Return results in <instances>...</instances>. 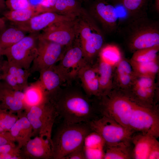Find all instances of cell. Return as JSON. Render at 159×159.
<instances>
[{
	"instance_id": "obj_32",
	"label": "cell",
	"mask_w": 159,
	"mask_h": 159,
	"mask_svg": "<svg viewBox=\"0 0 159 159\" xmlns=\"http://www.w3.org/2000/svg\"><path fill=\"white\" fill-rule=\"evenodd\" d=\"M41 13L37 8H29L16 10H9L3 13L4 17L11 22L20 23L27 21Z\"/></svg>"
},
{
	"instance_id": "obj_33",
	"label": "cell",
	"mask_w": 159,
	"mask_h": 159,
	"mask_svg": "<svg viewBox=\"0 0 159 159\" xmlns=\"http://www.w3.org/2000/svg\"><path fill=\"white\" fill-rule=\"evenodd\" d=\"M98 56L99 59L115 67L123 55L117 46L108 44L103 46Z\"/></svg>"
},
{
	"instance_id": "obj_16",
	"label": "cell",
	"mask_w": 159,
	"mask_h": 159,
	"mask_svg": "<svg viewBox=\"0 0 159 159\" xmlns=\"http://www.w3.org/2000/svg\"><path fill=\"white\" fill-rule=\"evenodd\" d=\"M23 159L53 158L52 139L37 136L29 140L21 149Z\"/></svg>"
},
{
	"instance_id": "obj_18",
	"label": "cell",
	"mask_w": 159,
	"mask_h": 159,
	"mask_svg": "<svg viewBox=\"0 0 159 159\" xmlns=\"http://www.w3.org/2000/svg\"><path fill=\"white\" fill-rule=\"evenodd\" d=\"M135 76L129 60L123 56L114 68L113 89L123 91L129 90Z\"/></svg>"
},
{
	"instance_id": "obj_1",
	"label": "cell",
	"mask_w": 159,
	"mask_h": 159,
	"mask_svg": "<svg viewBox=\"0 0 159 159\" xmlns=\"http://www.w3.org/2000/svg\"><path fill=\"white\" fill-rule=\"evenodd\" d=\"M47 97L63 122L87 123L101 117L97 103L93 104L87 96L78 91L59 88Z\"/></svg>"
},
{
	"instance_id": "obj_39",
	"label": "cell",
	"mask_w": 159,
	"mask_h": 159,
	"mask_svg": "<svg viewBox=\"0 0 159 159\" xmlns=\"http://www.w3.org/2000/svg\"><path fill=\"white\" fill-rule=\"evenodd\" d=\"M57 0H45L38 7L41 13L49 12L54 6Z\"/></svg>"
},
{
	"instance_id": "obj_19",
	"label": "cell",
	"mask_w": 159,
	"mask_h": 159,
	"mask_svg": "<svg viewBox=\"0 0 159 159\" xmlns=\"http://www.w3.org/2000/svg\"><path fill=\"white\" fill-rule=\"evenodd\" d=\"M77 76L80 79L88 97L101 96L98 75L96 66L86 62L79 70Z\"/></svg>"
},
{
	"instance_id": "obj_47",
	"label": "cell",
	"mask_w": 159,
	"mask_h": 159,
	"mask_svg": "<svg viewBox=\"0 0 159 159\" xmlns=\"http://www.w3.org/2000/svg\"></svg>"
},
{
	"instance_id": "obj_10",
	"label": "cell",
	"mask_w": 159,
	"mask_h": 159,
	"mask_svg": "<svg viewBox=\"0 0 159 159\" xmlns=\"http://www.w3.org/2000/svg\"><path fill=\"white\" fill-rule=\"evenodd\" d=\"M67 48L42 38L39 35L37 55L29 69L31 73L39 72L53 66L61 59Z\"/></svg>"
},
{
	"instance_id": "obj_45",
	"label": "cell",
	"mask_w": 159,
	"mask_h": 159,
	"mask_svg": "<svg viewBox=\"0 0 159 159\" xmlns=\"http://www.w3.org/2000/svg\"><path fill=\"white\" fill-rule=\"evenodd\" d=\"M1 81V74L0 73V82Z\"/></svg>"
},
{
	"instance_id": "obj_9",
	"label": "cell",
	"mask_w": 159,
	"mask_h": 159,
	"mask_svg": "<svg viewBox=\"0 0 159 159\" xmlns=\"http://www.w3.org/2000/svg\"><path fill=\"white\" fill-rule=\"evenodd\" d=\"M129 127L135 132L149 135L157 139L159 137L158 106L148 108L135 102Z\"/></svg>"
},
{
	"instance_id": "obj_40",
	"label": "cell",
	"mask_w": 159,
	"mask_h": 159,
	"mask_svg": "<svg viewBox=\"0 0 159 159\" xmlns=\"http://www.w3.org/2000/svg\"><path fill=\"white\" fill-rule=\"evenodd\" d=\"M15 142L9 132H0V146L7 144L14 143Z\"/></svg>"
},
{
	"instance_id": "obj_7",
	"label": "cell",
	"mask_w": 159,
	"mask_h": 159,
	"mask_svg": "<svg viewBox=\"0 0 159 159\" xmlns=\"http://www.w3.org/2000/svg\"><path fill=\"white\" fill-rule=\"evenodd\" d=\"M33 130L34 135L52 139L53 127L58 117L55 107L47 97L43 103L29 108L25 111Z\"/></svg>"
},
{
	"instance_id": "obj_21",
	"label": "cell",
	"mask_w": 159,
	"mask_h": 159,
	"mask_svg": "<svg viewBox=\"0 0 159 159\" xmlns=\"http://www.w3.org/2000/svg\"><path fill=\"white\" fill-rule=\"evenodd\" d=\"M14 90L3 82H0V108L17 113L19 116L25 110V106L23 102L14 96Z\"/></svg>"
},
{
	"instance_id": "obj_5",
	"label": "cell",
	"mask_w": 159,
	"mask_h": 159,
	"mask_svg": "<svg viewBox=\"0 0 159 159\" xmlns=\"http://www.w3.org/2000/svg\"><path fill=\"white\" fill-rule=\"evenodd\" d=\"M97 98V108L101 116L111 118L130 129L129 124L135 102L125 92L113 89L107 94Z\"/></svg>"
},
{
	"instance_id": "obj_38",
	"label": "cell",
	"mask_w": 159,
	"mask_h": 159,
	"mask_svg": "<svg viewBox=\"0 0 159 159\" xmlns=\"http://www.w3.org/2000/svg\"><path fill=\"white\" fill-rule=\"evenodd\" d=\"M86 159L84 146L72 152L67 155L64 159Z\"/></svg>"
},
{
	"instance_id": "obj_43",
	"label": "cell",
	"mask_w": 159,
	"mask_h": 159,
	"mask_svg": "<svg viewBox=\"0 0 159 159\" xmlns=\"http://www.w3.org/2000/svg\"><path fill=\"white\" fill-rule=\"evenodd\" d=\"M6 19L4 17H0V29L6 25Z\"/></svg>"
},
{
	"instance_id": "obj_12",
	"label": "cell",
	"mask_w": 159,
	"mask_h": 159,
	"mask_svg": "<svg viewBox=\"0 0 159 159\" xmlns=\"http://www.w3.org/2000/svg\"><path fill=\"white\" fill-rule=\"evenodd\" d=\"M86 62L83 50L76 38L67 48L58 64L53 67L64 82L77 76L79 70Z\"/></svg>"
},
{
	"instance_id": "obj_28",
	"label": "cell",
	"mask_w": 159,
	"mask_h": 159,
	"mask_svg": "<svg viewBox=\"0 0 159 159\" xmlns=\"http://www.w3.org/2000/svg\"><path fill=\"white\" fill-rule=\"evenodd\" d=\"M81 0H57L49 12L75 19L79 16L83 8Z\"/></svg>"
},
{
	"instance_id": "obj_29",
	"label": "cell",
	"mask_w": 159,
	"mask_h": 159,
	"mask_svg": "<svg viewBox=\"0 0 159 159\" xmlns=\"http://www.w3.org/2000/svg\"><path fill=\"white\" fill-rule=\"evenodd\" d=\"M131 143L124 142L105 146L103 159H132Z\"/></svg>"
},
{
	"instance_id": "obj_11",
	"label": "cell",
	"mask_w": 159,
	"mask_h": 159,
	"mask_svg": "<svg viewBox=\"0 0 159 159\" xmlns=\"http://www.w3.org/2000/svg\"><path fill=\"white\" fill-rule=\"evenodd\" d=\"M155 78L136 75L130 88L123 91L138 104L152 108L157 106L158 88ZM123 91V90H122Z\"/></svg>"
},
{
	"instance_id": "obj_15",
	"label": "cell",
	"mask_w": 159,
	"mask_h": 159,
	"mask_svg": "<svg viewBox=\"0 0 159 159\" xmlns=\"http://www.w3.org/2000/svg\"><path fill=\"white\" fill-rule=\"evenodd\" d=\"M1 81L13 90L23 91L29 86L28 80L32 74L26 69L6 60L0 61Z\"/></svg>"
},
{
	"instance_id": "obj_2",
	"label": "cell",
	"mask_w": 159,
	"mask_h": 159,
	"mask_svg": "<svg viewBox=\"0 0 159 159\" xmlns=\"http://www.w3.org/2000/svg\"><path fill=\"white\" fill-rule=\"evenodd\" d=\"M122 32L126 46L132 53L159 45V21L147 15L131 19Z\"/></svg>"
},
{
	"instance_id": "obj_20",
	"label": "cell",
	"mask_w": 159,
	"mask_h": 159,
	"mask_svg": "<svg viewBox=\"0 0 159 159\" xmlns=\"http://www.w3.org/2000/svg\"><path fill=\"white\" fill-rule=\"evenodd\" d=\"M9 132L21 149L34 136L33 128L25 112L19 116Z\"/></svg>"
},
{
	"instance_id": "obj_37",
	"label": "cell",
	"mask_w": 159,
	"mask_h": 159,
	"mask_svg": "<svg viewBox=\"0 0 159 159\" xmlns=\"http://www.w3.org/2000/svg\"><path fill=\"white\" fill-rule=\"evenodd\" d=\"M6 7L9 10H16L29 8L31 6L28 0H6Z\"/></svg>"
},
{
	"instance_id": "obj_4",
	"label": "cell",
	"mask_w": 159,
	"mask_h": 159,
	"mask_svg": "<svg viewBox=\"0 0 159 159\" xmlns=\"http://www.w3.org/2000/svg\"><path fill=\"white\" fill-rule=\"evenodd\" d=\"M76 19V38L83 50L86 61L92 64L104 45L103 31L89 12L84 8Z\"/></svg>"
},
{
	"instance_id": "obj_44",
	"label": "cell",
	"mask_w": 159,
	"mask_h": 159,
	"mask_svg": "<svg viewBox=\"0 0 159 159\" xmlns=\"http://www.w3.org/2000/svg\"><path fill=\"white\" fill-rule=\"evenodd\" d=\"M154 7L157 13H159V0H155Z\"/></svg>"
},
{
	"instance_id": "obj_27",
	"label": "cell",
	"mask_w": 159,
	"mask_h": 159,
	"mask_svg": "<svg viewBox=\"0 0 159 159\" xmlns=\"http://www.w3.org/2000/svg\"><path fill=\"white\" fill-rule=\"evenodd\" d=\"M53 67L43 69L39 72V80L46 94L52 93L59 89L64 82L61 76L54 69Z\"/></svg>"
},
{
	"instance_id": "obj_3",
	"label": "cell",
	"mask_w": 159,
	"mask_h": 159,
	"mask_svg": "<svg viewBox=\"0 0 159 159\" xmlns=\"http://www.w3.org/2000/svg\"><path fill=\"white\" fill-rule=\"evenodd\" d=\"M92 131L87 122H63L52 138L53 159H64L72 152L83 146L86 138Z\"/></svg>"
},
{
	"instance_id": "obj_25",
	"label": "cell",
	"mask_w": 159,
	"mask_h": 159,
	"mask_svg": "<svg viewBox=\"0 0 159 159\" xmlns=\"http://www.w3.org/2000/svg\"><path fill=\"white\" fill-rule=\"evenodd\" d=\"M0 29V52L19 41L27 33L19 27L11 24Z\"/></svg>"
},
{
	"instance_id": "obj_8",
	"label": "cell",
	"mask_w": 159,
	"mask_h": 159,
	"mask_svg": "<svg viewBox=\"0 0 159 159\" xmlns=\"http://www.w3.org/2000/svg\"><path fill=\"white\" fill-rule=\"evenodd\" d=\"M87 123L92 130L102 137L106 146L122 142L132 143V137L135 132L111 118L102 116Z\"/></svg>"
},
{
	"instance_id": "obj_36",
	"label": "cell",
	"mask_w": 159,
	"mask_h": 159,
	"mask_svg": "<svg viewBox=\"0 0 159 159\" xmlns=\"http://www.w3.org/2000/svg\"><path fill=\"white\" fill-rule=\"evenodd\" d=\"M21 149L14 143L7 144L0 146V154L12 155L16 159H23Z\"/></svg>"
},
{
	"instance_id": "obj_13",
	"label": "cell",
	"mask_w": 159,
	"mask_h": 159,
	"mask_svg": "<svg viewBox=\"0 0 159 159\" xmlns=\"http://www.w3.org/2000/svg\"><path fill=\"white\" fill-rule=\"evenodd\" d=\"M76 34L75 18L55 22L43 30L39 36L67 48L75 40Z\"/></svg>"
},
{
	"instance_id": "obj_24",
	"label": "cell",
	"mask_w": 159,
	"mask_h": 159,
	"mask_svg": "<svg viewBox=\"0 0 159 159\" xmlns=\"http://www.w3.org/2000/svg\"><path fill=\"white\" fill-rule=\"evenodd\" d=\"M95 66L98 75L101 96L107 94L113 89V72L115 67L100 59Z\"/></svg>"
},
{
	"instance_id": "obj_22",
	"label": "cell",
	"mask_w": 159,
	"mask_h": 159,
	"mask_svg": "<svg viewBox=\"0 0 159 159\" xmlns=\"http://www.w3.org/2000/svg\"><path fill=\"white\" fill-rule=\"evenodd\" d=\"M134 133L131 138L132 143L134 145L132 159H148L151 148L158 141L157 138L140 132Z\"/></svg>"
},
{
	"instance_id": "obj_26",
	"label": "cell",
	"mask_w": 159,
	"mask_h": 159,
	"mask_svg": "<svg viewBox=\"0 0 159 159\" xmlns=\"http://www.w3.org/2000/svg\"><path fill=\"white\" fill-rule=\"evenodd\" d=\"M23 92L25 111L32 106L43 103L46 99V92L39 80L29 85Z\"/></svg>"
},
{
	"instance_id": "obj_30",
	"label": "cell",
	"mask_w": 159,
	"mask_h": 159,
	"mask_svg": "<svg viewBox=\"0 0 159 159\" xmlns=\"http://www.w3.org/2000/svg\"><path fill=\"white\" fill-rule=\"evenodd\" d=\"M122 6L131 19L147 15L148 0H114Z\"/></svg>"
},
{
	"instance_id": "obj_35",
	"label": "cell",
	"mask_w": 159,
	"mask_h": 159,
	"mask_svg": "<svg viewBox=\"0 0 159 159\" xmlns=\"http://www.w3.org/2000/svg\"><path fill=\"white\" fill-rule=\"evenodd\" d=\"M18 117L14 113L0 108V132H9Z\"/></svg>"
},
{
	"instance_id": "obj_6",
	"label": "cell",
	"mask_w": 159,
	"mask_h": 159,
	"mask_svg": "<svg viewBox=\"0 0 159 159\" xmlns=\"http://www.w3.org/2000/svg\"><path fill=\"white\" fill-rule=\"evenodd\" d=\"M39 33H29L11 46L1 51L0 55L7 60L26 69H29L37 53Z\"/></svg>"
},
{
	"instance_id": "obj_41",
	"label": "cell",
	"mask_w": 159,
	"mask_h": 159,
	"mask_svg": "<svg viewBox=\"0 0 159 159\" xmlns=\"http://www.w3.org/2000/svg\"><path fill=\"white\" fill-rule=\"evenodd\" d=\"M159 159V142L157 141L153 146L149 152L148 159Z\"/></svg>"
},
{
	"instance_id": "obj_17",
	"label": "cell",
	"mask_w": 159,
	"mask_h": 159,
	"mask_svg": "<svg viewBox=\"0 0 159 159\" xmlns=\"http://www.w3.org/2000/svg\"><path fill=\"white\" fill-rule=\"evenodd\" d=\"M72 19L54 12H46L38 14L25 22H11V24L29 33L39 32L57 22Z\"/></svg>"
},
{
	"instance_id": "obj_46",
	"label": "cell",
	"mask_w": 159,
	"mask_h": 159,
	"mask_svg": "<svg viewBox=\"0 0 159 159\" xmlns=\"http://www.w3.org/2000/svg\"><path fill=\"white\" fill-rule=\"evenodd\" d=\"M87 0V1H88V0H90V1H91V0Z\"/></svg>"
},
{
	"instance_id": "obj_42",
	"label": "cell",
	"mask_w": 159,
	"mask_h": 159,
	"mask_svg": "<svg viewBox=\"0 0 159 159\" xmlns=\"http://www.w3.org/2000/svg\"><path fill=\"white\" fill-rule=\"evenodd\" d=\"M5 0H0V13L4 10L6 7Z\"/></svg>"
},
{
	"instance_id": "obj_31",
	"label": "cell",
	"mask_w": 159,
	"mask_h": 159,
	"mask_svg": "<svg viewBox=\"0 0 159 159\" xmlns=\"http://www.w3.org/2000/svg\"><path fill=\"white\" fill-rule=\"evenodd\" d=\"M136 75L156 78L159 72V60L147 62H139L129 60Z\"/></svg>"
},
{
	"instance_id": "obj_23",
	"label": "cell",
	"mask_w": 159,
	"mask_h": 159,
	"mask_svg": "<svg viewBox=\"0 0 159 159\" xmlns=\"http://www.w3.org/2000/svg\"><path fill=\"white\" fill-rule=\"evenodd\" d=\"M105 146L102 137L92 131L86 137L84 143L86 159H103Z\"/></svg>"
},
{
	"instance_id": "obj_34",
	"label": "cell",
	"mask_w": 159,
	"mask_h": 159,
	"mask_svg": "<svg viewBox=\"0 0 159 159\" xmlns=\"http://www.w3.org/2000/svg\"><path fill=\"white\" fill-rule=\"evenodd\" d=\"M159 45L136 51L130 60L139 62H147L159 60Z\"/></svg>"
},
{
	"instance_id": "obj_14",
	"label": "cell",
	"mask_w": 159,
	"mask_h": 159,
	"mask_svg": "<svg viewBox=\"0 0 159 159\" xmlns=\"http://www.w3.org/2000/svg\"><path fill=\"white\" fill-rule=\"evenodd\" d=\"M89 13L107 34L115 32L117 28L118 16L114 5L109 0H92Z\"/></svg>"
}]
</instances>
